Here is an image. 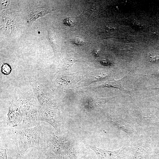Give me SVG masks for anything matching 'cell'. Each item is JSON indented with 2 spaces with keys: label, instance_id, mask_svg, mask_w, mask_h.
Wrapping results in <instances>:
<instances>
[{
  "label": "cell",
  "instance_id": "cell-1",
  "mask_svg": "<svg viewBox=\"0 0 159 159\" xmlns=\"http://www.w3.org/2000/svg\"><path fill=\"white\" fill-rule=\"evenodd\" d=\"M41 130V126L38 124L29 129L12 130L17 149V158H22L26 151L30 148H35L39 151L42 150L39 144Z\"/></svg>",
  "mask_w": 159,
  "mask_h": 159
},
{
  "label": "cell",
  "instance_id": "cell-2",
  "mask_svg": "<svg viewBox=\"0 0 159 159\" xmlns=\"http://www.w3.org/2000/svg\"><path fill=\"white\" fill-rule=\"evenodd\" d=\"M150 139H140L129 146L127 159H149L152 154Z\"/></svg>",
  "mask_w": 159,
  "mask_h": 159
},
{
  "label": "cell",
  "instance_id": "cell-3",
  "mask_svg": "<svg viewBox=\"0 0 159 159\" xmlns=\"http://www.w3.org/2000/svg\"><path fill=\"white\" fill-rule=\"evenodd\" d=\"M132 116L135 122L141 126L148 128L159 126V120L147 110H135L132 113Z\"/></svg>",
  "mask_w": 159,
  "mask_h": 159
},
{
  "label": "cell",
  "instance_id": "cell-4",
  "mask_svg": "<svg viewBox=\"0 0 159 159\" xmlns=\"http://www.w3.org/2000/svg\"><path fill=\"white\" fill-rule=\"evenodd\" d=\"M96 155L98 159H125L127 158L129 146L124 145L120 149L114 151H109L88 145Z\"/></svg>",
  "mask_w": 159,
  "mask_h": 159
},
{
  "label": "cell",
  "instance_id": "cell-5",
  "mask_svg": "<svg viewBox=\"0 0 159 159\" xmlns=\"http://www.w3.org/2000/svg\"><path fill=\"white\" fill-rule=\"evenodd\" d=\"M56 107H50L41 110L39 117V120L44 121L51 125L57 132H61L62 120Z\"/></svg>",
  "mask_w": 159,
  "mask_h": 159
},
{
  "label": "cell",
  "instance_id": "cell-6",
  "mask_svg": "<svg viewBox=\"0 0 159 159\" xmlns=\"http://www.w3.org/2000/svg\"><path fill=\"white\" fill-rule=\"evenodd\" d=\"M110 122L117 128L132 138L135 135V130L132 122L128 118L120 115L112 118Z\"/></svg>",
  "mask_w": 159,
  "mask_h": 159
},
{
  "label": "cell",
  "instance_id": "cell-7",
  "mask_svg": "<svg viewBox=\"0 0 159 159\" xmlns=\"http://www.w3.org/2000/svg\"><path fill=\"white\" fill-rule=\"evenodd\" d=\"M111 74V72L105 71L91 72L83 78L77 87L88 86L95 82L106 80L110 77Z\"/></svg>",
  "mask_w": 159,
  "mask_h": 159
},
{
  "label": "cell",
  "instance_id": "cell-8",
  "mask_svg": "<svg viewBox=\"0 0 159 159\" xmlns=\"http://www.w3.org/2000/svg\"><path fill=\"white\" fill-rule=\"evenodd\" d=\"M23 117L18 107L12 106L9 109V112L6 120V123L9 126L14 127L21 123Z\"/></svg>",
  "mask_w": 159,
  "mask_h": 159
},
{
  "label": "cell",
  "instance_id": "cell-9",
  "mask_svg": "<svg viewBox=\"0 0 159 159\" xmlns=\"http://www.w3.org/2000/svg\"><path fill=\"white\" fill-rule=\"evenodd\" d=\"M46 145L44 149L56 155H61L62 149L60 139L56 135L53 134L51 135L47 141Z\"/></svg>",
  "mask_w": 159,
  "mask_h": 159
},
{
  "label": "cell",
  "instance_id": "cell-10",
  "mask_svg": "<svg viewBox=\"0 0 159 159\" xmlns=\"http://www.w3.org/2000/svg\"><path fill=\"white\" fill-rule=\"evenodd\" d=\"M126 76V75L122 78L118 80L112 79L107 80L102 84L96 86L93 88H97L104 87H113L118 89L124 93L131 95L132 94L131 92L123 87L121 83V81Z\"/></svg>",
  "mask_w": 159,
  "mask_h": 159
},
{
  "label": "cell",
  "instance_id": "cell-11",
  "mask_svg": "<svg viewBox=\"0 0 159 159\" xmlns=\"http://www.w3.org/2000/svg\"><path fill=\"white\" fill-rule=\"evenodd\" d=\"M42 151L35 148H31L26 152L22 159H42Z\"/></svg>",
  "mask_w": 159,
  "mask_h": 159
},
{
  "label": "cell",
  "instance_id": "cell-12",
  "mask_svg": "<svg viewBox=\"0 0 159 159\" xmlns=\"http://www.w3.org/2000/svg\"><path fill=\"white\" fill-rule=\"evenodd\" d=\"M116 97L106 98L97 97L92 100L91 105L94 107H102L106 103Z\"/></svg>",
  "mask_w": 159,
  "mask_h": 159
},
{
  "label": "cell",
  "instance_id": "cell-13",
  "mask_svg": "<svg viewBox=\"0 0 159 159\" xmlns=\"http://www.w3.org/2000/svg\"><path fill=\"white\" fill-rule=\"evenodd\" d=\"M62 159H76L75 153L68 149L67 147L62 149Z\"/></svg>",
  "mask_w": 159,
  "mask_h": 159
},
{
  "label": "cell",
  "instance_id": "cell-14",
  "mask_svg": "<svg viewBox=\"0 0 159 159\" xmlns=\"http://www.w3.org/2000/svg\"><path fill=\"white\" fill-rule=\"evenodd\" d=\"M42 151V159H62L61 155H56L49 150L44 149Z\"/></svg>",
  "mask_w": 159,
  "mask_h": 159
},
{
  "label": "cell",
  "instance_id": "cell-15",
  "mask_svg": "<svg viewBox=\"0 0 159 159\" xmlns=\"http://www.w3.org/2000/svg\"><path fill=\"white\" fill-rule=\"evenodd\" d=\"M149 159H159V138L156 149L153 153H152Z\"/></svg>",
  "mask_w": 159,
  "mask_h": 159
},
{
  "label": "cell",
  "instance_id": "cell-16",
  "mask_svg": "<svg viewBox=\"0 0 159 159\" xmlns=\"http://www.w3.org/2000/svg\"><path fill=\"white\" fill-rule=\"evenodd\" d=\"M149 60L152 62L159 63V55L149 53L148 55Z\"/></svg>",
  "mask_w": 159,
  "mask_h": 159
},
{
  "label": "cell",
  "instance_id": "cell-17",
  "mask_svg": "<svg viewBox=\"0 0 159 159\" xmlns=\"http://www.w3.org/2000/svg\"><path fill=\"white\" fill-rule=\"evenodd\" d=\"M11 71V69L10 66L7 64H3L1 67V71L4 74H9Z\"/></svg>",
  "mask_w": 159,
  "mask_h": 159
},
{
  "label": "cell",
  "instance_id": "cell-18",
  "mask_svg": "<svg viewBox=\"0 0 159 159\" xmlns=\"http://www.w3.org/2000/svg\"><path fill=\"white\" fill-rule=\"evenodd\" d=\"M0 159H7V155L6 149L0 148Z\"/></svg>",
  "mask_w": 159,
  "mask_h": 159
},
{
  "label": "cell",
  "instance_id": "cell-19",
  "mask_svg": "<svg viewBox=\"0 0 159 159\" xmlns=\"http://www.w3.org/2000/svg\"><path fill=\"white\" fill-rule=\"evenodd\" d=\"M49 33H50L49 34V39L51 45L53 47V48H54L56 45L55 40L54 39V37H53V35L51 32H49Z\"/></svg>",
  "mask_w": 159,
  "mask_h": 159
},
{
  "label": "cell",
  "instance_id": "cell-20",
  "mask_svg": "<svg viewBox=\"0 0 159 159\" xmlns=\"http://www.w3.org/2000/svg\"><path fill=\"white\" fill-rule=\"evenodd\" d=\"M74 43L78 45H82L84 44V42L82 39L79 38H76L72 40Z\"/></svg>",
  "mask_w": 159,
  "mask_h": 159
},
{
  "label": "cell",
  "instance_id": "cell-21",
  "mask_svg": "<svg viewBox=\"0 0 159 159\" xmlns=\"http://www.w3.org/2000/svg\"><path fill=\"white\" fill-rule=\"evenodd\" d=\"M64 22L65 24H67L69 25H72L73 23L72 19L70 18H66L64 21Z\"/></svg>",
  "mask_w": 159,
  "mask_h": 159
},
{
  "label": "cell",
  "instance_id": "cell-22",
  "mask_svg": "<svg viewBox=\"0 0 159 159\" xmlns=\"http://www.w3.org/2000/svg\"><path fill=\"white\" fill-rule=\"evenodd\" d=\"M10 1L8 0L1 1V3L3 6H6L8 5Z\"/></svg>",
  "mask_w": 159,
  "mask_h": 159
}]
</instances>
